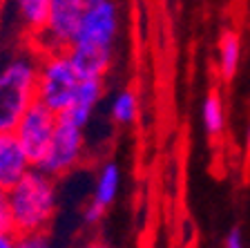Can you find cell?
Returning a JSON list of instances; mask_svg holds the SVG:
<instances>
[{"label":"cell","mask_w":250,"mask_h":248,"mask_svg":"<svg viewBox=\"0 0 250 248\" xmlns=\"http://www.w3.org/2000/svg\"><path fill=\"white\" fill-rule=\"evenodd\" d=\"M83 11V0H49L45 25L29 43L41 54L67 52L81 25Z\"/></svg>","instance_id":"5"},{"label":"cell","mask_w":250,"mask_h":248,"mask_svg":"<svg viewBox=\"0 0 250 248\" xmlns=\"http://www.w3.org/2000/svg\"><path fill=\"white\" fill-rule=\"evenodd\" d=\"M121 31V11L116 0H101L85 7L67 54L81 78H105L114 61Z\"/></svg>","instance_id":"1"},{"label":"cell","mask_w":250,"mask_h":248,"mask_svg":"<svg viewBox=\"0 0 250 248\" xmlns=\"http://www.w3.org/2000/svg\"><path fill=\"white\" fill-rule=\"evenodd\" d=\"M0 230H11L9 199H7V190H5V188H0Z\"/></svg>","instance_id":"16"},{"label":"cell","mask_w":250,"mask_h":248,"mask_svg":"<svg viewBox=\"0 0 250 248\" xmlns=\"http://www.w3.org/2000/svg\"><path fill=\"white\" fill-rule=\"evenodd\" d=\"M34 165L16 141L14 132H0V188L9 190Z\"/></svg>","instance_id":"10"},{"label":"cell","mask_w":250,"mask_h":248,"mask_svg":"<svg viewBox=\"0 0 250 248\" xmlns=\"http://www.w3.org/2000/svg\"><path fill=\"white\" fill-rule=\"evenodd\" d=\"M112 121L119 125H130L139 114V96L134 90H121L114 98H112Z\"/></svg>","instance_id":"14"},{"label":"cell","mask_w":250,"mask_h":248,"mask_svg":"<svg viewBox=\"0 0 250 248\" xmlns=\"http://www.w3.org/2000/svg\"><path fill=\"white\" fill-rule=\"evenodd\" d=\"M16 248H52L49 230H34V233L16 235Z\"/></svg>","instance_id":"15"},{"label":"cell","mask_w":250,"mask_h":248,"mask_svg":"<svg viewBox=\"0 0 250 248\" xmlns=\"http://www.w3.org/2000/svg\"><path fill=\"white\" fill-rule=\"evenodd\" d=\"M226 248H246L239 228H232V230L228 233V237H226Z\"/></svg>","instance_id":"17"},{"label":"cell","mask_w":250,"mask_h":248,"mask_svg":"<svg viewBox=\"0 0 250 248\" xmlns=\"http://www.w3.org/2000/svg\"><path fill=\"white\" fill-rule=\"evenodd\" d=\"M81 74L74 68L67 52H49L41 56L36 83V101L61 114L72 105L76 96Z\"/></svg>","instance_id":"4"},{"label":"cell","mask_w":250,"mask_h":248,"mask_svg":"<svg viewBox=\"0 0 250 248\" xmlns=\"http://www.w3.org/2000/svg\"><path fill=\"white\" fill-rule=\"evenodd\" d=\"M96 2H101V0H83L85 7H92V5H96Z\"/></svg>","instance_id":"21"},{"label":"cell","mask_w":250,"mask_h":248,"mask_svg":"<svg viewBox=\"0 0 250 248\" xmlns=\"http://www.w3.org/2000/svg\"><path fill=\"white\" fill-rule=\"evenodd\" d=\"M246 148L250 150V125H248V130H246Z\"/></svg>","instance_id":"20"},{"label":"cell","mask_w":250,"mask_h":248,"mask_svg":"<svg viewBox=\"0 0 250 248\" xmlns=\"http://www.w3.org/2000/svg\"><path fill=\"white\" fill-rule=\"evenodd\" d=\"M81 248H112V246H107V244H103V242H87Z\"/></svg>","instance_id":"19"},{"label":"cell","mask_w":250,"mask_h":248,"mask_svg":"<svg viewBox=\"0 0 250 248\" xmlns=\"http://www.w3.org/2000/svg\"><path fill=\"white\" fill-rule=\"evenodd\" d=\"M201 123L206 135L217 139L224 135L226 130V108H224V98L219 92H208L201 103Z\"/></svg>","instance_id":"13"},{"label":"cell","mask_w":250,"mask_h":248,"mask_svg":"<svg viewBox=\"0 0 250 248\" xmlns=\"http://www.w3.org/2000/svg\"><path fill=\"white\" fill-rule=\"evenodd\" d=\"M41 56L29 41L0 58V132H14L25 110L36 101Z\"/></svg>","instance_id":"2"},{"label":"cell","mask_w":250,"mask_h":248,"mask_svg":"<svg viewBox=\"0 0 250 248\" xmlns=\"http://www.w3.org/2000/svg\"><path fill=\"white\" fill-rule=\"evenodd\" d=\"M83 157H85V130L58 116L49 148H47L42 159L34 168L42 170L45 175L54 177V179H61V177L69 175L74 168H78Z\"/></svg>","instance_id":"6"},{"label":"cell","mask_w":250,"mask_h":248,"mask_svg":"<svg viewBox=\"0 0 250 248\" xmlns=\"http://www.w3.org/2000/svg\"><path fill=\"white\" fill-rule=\"evenodd\" d=\"M219 76L226 83L234 81L237 72H239V63H241V41L239 34L234 29H226L219 38Z\"/></svg>","instance_id":"12"},{"label":"cell","mask_w":250,"mask_h":248,"mask_svg":"<svg viewBox=\"0 0 250 248\" xmlns=\"http://www.w3.org/2000/svg\"><path fill=\"white\" fill-rule=\"evenodd\" d=\"M11 2H14L16 21L21 25L22 34L27 36V41H31L45 25L49 0H11Z\"/></svg>","instance_id":"11"},{"label":"cell","mask_w":250,"mask_h":248,"mask_svg":"<svg viewBox=\"0 0 250 248\" xmlns=\"http://www.w3.org/2000/svg\"><path fill=\"white\" fill-rule=\"evenodd\" d=\"M0 248H16L14 230H0Z\"/></svg>","instance_id":"18"},{"label":"cell","mask_w":250,"mask_h":248,"mask_svg":"<svg viewBox=\"0 0 250 248\" xmlns=\"http://www.w3.org/2000/svg\"><path fill=\"white\" fill-rule=\"evenodd\" d=\"M121 181H123V172H121V165L116 161H105L103 168L99 170L96 177V183H94V195L87 202L83 212L85 224L94 226L105 217V212L112 203L116 202L121 190Z\"/></svg>","instance_id":"8"},{"label":"cell","mask_w":250,"mask_h":248,"mask_svg":"<svg viewBox=\"0 0 250 248\" xmlns=\"http://www.w3.org/2000/svg\"><path fill=\"white\" fill-rule=\"evenodd\" d=\"M103 94H105V78H81L72 105L65 112L58 114V116L85 130V125L89 123V119H92L94 110H96L99 101L103 98Z\"/></svg>","instance_id":"9"},{"label":"cell","mask_w":250,"mask_h":248,"mask_svg":"<svg viewBox=\"0 0 250 248\" xmlns=\"http://www.w3.org/2000/svg\"><path fill=\"white\" fill-rule=\"evenodd\" d=\"M7 199L11 230L16 235L49 230L58 208L56 179L38 168H29V172L7 190Z\"/></svg>","instance_id":"3"},{"label":"cell","mask_w":250,"mask_h":248,"mask_svg":"<svg viewBox=\"0 0 250 248\" xmlns=\"http://www.w3.org/2000/svg\"><path fill=\"white\" fill-rule=\"evenodd\" d=\"M56 123H58V114L52 112L47 105H42L41 101H34L25 110L21 121L16 123L14 136L21 143L22 152L27 155L31 165H36L47 152L49 141L54 136V130H56Z\"/></svg>","instance_id":"7"}]
</instances>
